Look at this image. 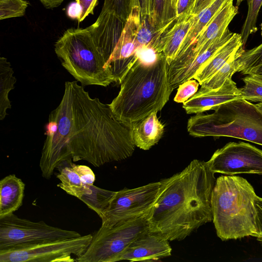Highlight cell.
<instances>
[{"label":"cell","mask_w":262,"mask_h":262,"mask_svg":"<svg viewBox=\"0 0 262 262\" xmlns=\"http://www.w3.org/2000/svg\"><path fill=\"white\" fill-rule=\"evenodd\" d=\"M77 82H65L61 100L46 125L39 167L47 179L68 159L98 167L124 160L135 150L132 126L118 120L109 104L91 97Z\"/></svg>","instance_id":"1"},{"label":"cell","mask_w":262,"mask_h":262,"mask_svg":"<svg viewBox=\"0 0 262 262\" xmlns=\"http://www.w3.org/2000/svg\"><path fill=\"white\" fill-rule=\"evenodd\" d=\"M215 181L207 162L197 159L161 180L159 196L148 217L149 230L169 242L182 241L212 221L211 201Z\"/></svg>","instance_id":"2"},{"label":"cell","mask_w":262,"mask_h":262,"mask_svg":"<svg viewBox=\"0 0 262 262\" xmlns=\"http://www.w3.org/2000/svg\"><path fill=\"white\" fill-rule=\"evenodd\" d=\"M168 71L163 53L150 63L137 57L120 81L118 94L109 104L115 117L132 126L151 113L161 111L173 90Z\"/></svg>","instance_id":"3"},{"label":"cell","mask_w":262,"mask_h":262,"mask_svg":"<svg viewBox=\"0 0 262 262\" xmlns=\"http://www.w3.org/2000/svg\"><path fill=\"white\" fill-rule=\"evenodd\" d=\"M256 195L252 186L242 177L221 176L216 179L211 201L212 221L222 241L259 236Z\"/></svg>","instance_id":"4"},{"label":"cell","mask_w":262,"mask_h":262,"mask_svg":"<svg viewBox=\"0 0 262 262\" xmlns=\"http://www.w3.org/2000/svg\"><path fill=\"white\" fill-rule=\"evenodd\" d=\"M212 114H196L190 118L187 128L194 137H227L262 145V112L256 104L236 99L215 108Z\"/></svg>","instance_id":"5"},{"label":"cell","mask_w":262,"mask_h":262,"mask_svg":"<svg viewBox=\"0 0 262 262\" xmlns=\"http://www.w3.org/2000/svg\"><path fill=\"white\" fill-rule=\"evenodd\" d=\"M54 50L62 67L82 85L107 86L115 82L88 27L68 29Z\"/></svg>","instance_id":"6"},{"label":"cell","mask_w":262,"mask_h":262,"mask_svg":"<svg viewBox=\"0 0 262 262\" xmlns=\"http://www.w3.org/2000/svg\"><path fill=\"white\" fill-rule=\"evenodd\" d=\"M150 212L112 227L101 226L93 236L85 251L76 257L75 261H117L120 255L130 243L148 229V217Z\"/></svg>","instance_id":"7"},{"label":"cell","mask_w":262,"mask_h":262,"mask_svg":"<svg viewBox=\"0 0 262 262\" xmlns=\"http://www.w3.org/2000/svg\"><path fill=\"white\" fill-rule=\"evenodd\" d=\"M93 235L45 241L0 250V262H73L90 245Z\"/></svg>","instance_id":"8"},{"label":"cell","mask_w":262,"mask_h":262,"mask_svg":"<svg viewBox=\"0 0 262 262\" xmlns=\"http://www.w3.org/2000/svg\"><path fill=\"white\" fill-rule=\"evenodd\" d=\"M160 181L116 191L101 217L102 227L137 219L149 213L160 193Z\"/></svg>","instance_id":"9"},{"label":"cell","mask_w":262,"mask_h":262,"mask_svg":"<svg viewBox=\"0 0 262 262\" xmlns=\"http://www.w3.org/2000/svg\"><path fill=\"white\" fill-rule=\"evenodd\" d=\"M78 232L33 222L12 213L0 219V250L57 239L80 236Z\"/></svg>","instance_id":"10"},{"label":"cell","mask_w":262,"mask_h":262,"mask_svg":"<svg viewBox=\"0 0 262 262\" xmlns=\"http://www.w3.org/2000/svg\"><path fill=\"white\" fill-rule=\"evenodd\" d=\"M206 162L214 173L262 174V150L244 142L228 143Z\"/></svg>","instance_id":"11"},{"label":"cell","mask_w":262,"mask_h":262,"mask_svg":"<svg viewBox=\"0 0 262 262\" xmlns=\"http://www.w3.org/2000/svg\"><path fill=\"white\" fill-rule=\"evenodd\" d=\"M141 11L139 6H134L125 23L121 36L106 63L115 82H120L136 59V52L139 48L136 35L140 24Z\"/></svg>","instance_id":"12"},{"label":"cell","mask_w":262,"mask_h":262,"mask_svg":"<svg viewBox=\"0 0 262 262\" xmlns=\"http://www.w3.org/2000/svg\"><path fill=\"white\" fill-rule=\"evenodd\" d=\"M171 251L168 240L148 229L130 243L120 255L118 261H157L170 256Z\"/></svg>","instance_id":"13"},{"label":"cell","mask_w":262,"mask_h":262,"mask_svg":"<svg viewBox=\"0 0 262 262\" xmlns=\"http://www.w3.org/2000/svg\"><path fill=\"white\" fill-rule=\"evenodd\" d=\"M125 23L114 12L101 10L96 21L88 27L106 66L121 36Z\"/></svg>","instance_id":"14"},{"label":"cell","mask_w":262,"mask_h":262,"mask_svg":"<svg viewBox=\"0 0 262 262\" xmlns=\"http://www.w3.org/2000/svg\"><path fill=\"white\" fill-rule=\"evenodd\" d=\"M233 1L230 0L218 12L198 35L191 48L171 63H178L193 58L224 34L229 24L238 13V7L233 5Z\"/></svg>","instance_id":"15"},{"label":"cell","mask_w":262,"mask_h":262,"mask_svg":"<svg viewBox=\"0 0 262 262\" xmlns=\"http://www.w3.org/2000/svg\"><path fill=\"white\" fill-rule=\"evenodd\" d=\"M228 28L224 34L214 40L203 52L193 58L178 63L168 65V78L174 90L184 82L193 78L198 70L206 63L233 36Z\"/></svg>","instance_id":"16"},{"label":"cell","mask_w":262,"mask_h":262,"mask_svg":"<svg viewBox=\"0 0 262 262\" xmlns=\"http://www.w3.org/2000/svg\"><path fill=\"white\" fill-rule=\"evenodd\" d=\"M72 160H66L57 166L58 173L56 178L60 182L57 186L67 193L80 199L90 192L91 187L95 181V175L89 167L75 164Z\"/></svg>","instance_id":"17"},{"label":"cell","mask_w":262,"mask_h":262,"mask_svg":"<svg viewBox=\"0 0 262 262\" xmlns=\"http://www.w3.org/2000/svg\"><path fill=\"white\" fill-rule=\"evenodd\" d=\"M236 99H242L241 91L232 78H229L216 91L195 93L183 103V107L188 114H198L213 110L222 104Z\"/></svg>","instance_id":"18"},{"label":"cell","mask_w":262,"mask_h":262,"mask_svg":"<svg viewBox=\"0 0 262 262\" xmlns=\"http://www.w3.org/2000/svg\"><path fill=\"white\" fill-rule=\"evenodd\" d=\"M154 112L132 126V137L136 146L148 150L157 144L163 136L164 125Z\"/></svg>","instance_id":"19"},{"label":"cell","mask_w":262,"mask_h":262,"mask_svg":"<svg viewBox=\"0 0 262 262\" xmlns=\"http://www.w3.org/2000/svg\"><path fill=\"white\" fill-rule=\"evenodd\" d=\"M25 184L15 174L0 181V219L17 210L23 204Z\"/></svg>","instance_id":"20"},{"label":"cell","mask_w":262,"mask_h":262,"mask_svg":"<svg viewBox=\"0 0 262 262\" xmlns=\"http://www.w3.org/2000/svg\"><path fill=\"white\" fill-rule=\"evenodd\" d=\"M242 47L241 34L234 33L231 38L198 70L193 79L201 85L220 70Z\"/></svg>","instance_id":"21"},{"label":"cell","mask_w":262,"mask_h":262,"mask_svg":"<svg viewBox=\"0 0 262 262\" xmlns=\"http://www.w3.org/2000/svg\"><path fill=\"white\" fill-rule=\"evenodd\" d=\"M194 16L188 14L177 18L174 24L163 35L161 39L163 53L168 65L177 57L181 45L193 24Z\"/></svg>","instance_id":"22"},{"label":"cell","mask_w":262,"mask_h":262,"mask_svg":"<svg viewBox=\"0 0 262 262\" xmlns=\"http://www.w3.org/2000/svg\"><path fill=\"white\" fill-rule=\"evenodd\" d=\"M229 1L214 0L199 14L194 16L193 24L174 60L181 57L191 48L202 31Z\"/></svg>","instance_id":"23"},{"label":"cell","mask_w":262,"mask_h":262,"mask_svg":"<svg viewBox=\"0 0 262 262\" xmlns=\"http://www.w3.org/2000/svg\"><path fill=\"white\" fill-rule=\"evenodd\" d=\"M10 63L4 57L0 58V120L8 115L7 111L11 108L9 99V92L14 88L16 78L13 75Z\"/></svg>","instance_id":"24"},{"label":"cell","mask_w":262,"mask_h":262,"mask_svg":"<svg viewBox=\"0 0 262 262\" xmlns=\"http://www.w3.org/2000/svg\"><path fill=\"white\" fill-rule=\"evenodd\" d=\"M244 50L241 47L237 52L220 70L210 78L202 83L200 89L196 93H203L211 91L219 90L229 78L237 70L236 59L239 57Z\"/></svg>","instance_id":"25"},{"label":"cell","mask_w":262,"mask_h":262,"mask_svg":"<svg viewBox=\"0 0 262 262\" xmlns=\"http://www.w3.org/2000/svg\"><path fill=\"white\" fill-rule=\"evenodd\" d=\"M115 192L93 185L90 192L82 196L80 200L101 218Z\"/></svg>","instance_id":"26"},{"label":"cell","mask_w":262,"mask_h":262,"mask_svg":"<svg viewBox=\"0 0 262 262\" xmlns=\"http://www.w3.org/2000/svg\"><path fill=\"white\" fill-rule=\"evenodd\" d=\"M177 0H153L151 19L158 28H161L170 20L177 19L176 6Z\"/></svg>","instance_id":"27"},{"label":"cell","mask_w":262,"mask_h":262,"mask_svg":"<svg viewBox=\"0 0 262 262\" xmlns=\"http://www.w3.org/2000/svg\"><path fill=\"white\" fill-rule=\"evenodd\" d=\"M247 3L248 7L247 14L240 33L244 48L249 36L257 31L256 22L262 6V0H247Z\"/></svg>","instance_id":"28"},{"label":"cell","mask_w":262,"mask_h":262,"mask_svg":"<svg viewBox=\"0 0 262 262\" xmlns=\"http://www.w3.org/2000/svg\"><path fill=\"white\" fill-rule=\"evenodd\" d=\"M236 61L237 72L243 75H246L249 70L262 64V43L251 49L244 50Z\"/></svg>","instance_id":"29"},{"label":"cell","mask_w":262,"mask_h":262,"mask_svg":"<svg viewBox=\"0 0 262 262\" xmlns=\"http://www.w3.org/2000/svg\"><path fill=\"white\" fill-rule=\"evenodd\" d=\"M246 75L242 78L244 85L240 89L242 99L262 102V78L254 74Z\"/></svg>","instance_id":"30"},{"label":"cell","mask_w":262,"mask_h":262,"mask_svg":"<svg viewBox=\"0 0 262 262\" xmlns=\"http://www.w3.org/2000/svg\"><path fill=\"white\" fill-rule=\"evenodd\" d=\"M28 5L25 0H0V19L24 16Z\"/></svg>","instance_id":"31"},{"label":"cell","mask_w":262,"mask_h":262,"mask_svg":"<svg viewBox=\"0 0 262 262\" xmlns=\"http://www.w3.org/2000/svg\"><path fill=\"white\" fill-rule=\"evenodd\" d=\"M134 6H138L136 0H104L101 10L111 11L125 22Z\"/></svg>","instance_id":"32"},{"label":"cell","mask_w":262,"mask_h":262,"mask_svg":"<svg viewBox=\"0 0 262 262\" xmlns=\"http://www.w3.org/2000/svg\"><path fill=\"white\" fill-rule=\"evenodd\" d=\"M198 81L188 80L179 85L173 100L177 103H184L192 97L198 91Z\"/></svg>","instance_id":"33"},{"label":"cell","mask_w":262,"mask_h":262,"mask_svg":"<svg viewBox=\"0 0 262 262\" xmlns=\"http://www.w3.org/2000/svg\"><path fill=\"white\" fill-rule=\"evenodd\" d=\"M80 6L81 14L78 21H82L88 15L94 14V10L98 4V0H75Z\"/></svg>","instance_id":"34"},{"label":"cell","mask_w":262,"mask_h":262,"mask_svg":"<svg viewBox=\"0 0 262 262\" xmlns=\"http://www.w3.org/2000/svg\"><path fill=\"white\" fill-rule=\"evenodd\" d=\"M195 0H177L176 6V16L178 18L181 16L191 14Z\"/></svg>","instance_id":"35"},{"label":"cell","mask_w":262,"mask_h":262,"mask_svg":"<svg viewBox=\"0 0 262 262\" xmlns=\"http://www.w3.org/2000/svg\"><path fill=\"white\" fill-rule=\"evenodd\" d=\"M254 205L256 210V226L260 236L262 232V198L256 195Z\"/></svg>","instance_id":"36"},{"label":"cell","mask_w":262,"mask_h":262,"mask_svg":"<svg viewBox=\"0 0 262 262\" xmlns=\"http://www.w3.org/2000/svg\"><path fill=\"white\" fill-rule=\"evenodd\" d=\"M81 7L76 2H72L68 6L67 14L71 18L78 20L81 14Z\"/></svg>","instance_id":"37"},{"label":"cell","mask_w":262,"mask_h":262,"mask_svg":"<svg viewBox=\"0 0 262 262\" xmlns=\"http://www.w3.org/2000/svg\"><path fill=\"white\" fill-rule=\"evenodd\" d=\"M214 0H195L191 14L196 15Z\"/></svg>","instance_id":"38"},{"label":"cell","mask_w":262,"mask_h":262,"mask_svg":"<svg viewBox=\"0 0 262 262\" xmlns=\"http://www.w3.org/2000/svg\"><path fill=\"white\" fill-rule=\"evenodd\" d=\"M47 9H53L59 6L65 0H39Z\"/></svg>","instance_id":"39"},{"label":"cell","mask_w":262,"mask_h":262,"mask_svg":"<svg viewBox=\"0 0 262 262\" xmlns=\"http://www.w3.org/2000/svg\"><path fill=\"white\" fill-rule=\"evenodd\" d=\"M254 74L260 78H262V64L249 70L246 75Z\"/></svg>","instance_id":"40"},{"label":"cell","mask_w":262,"mask_h":262,"mask_svg":"<svg viewBox=\"0 0 262 262\" xmlns=\"http://www.w3.org/2000/svg\"><path fill=\"white\" fill-rule=\"evenodd\" d=\"M258 108L262 112V102H259L256 104Z\"/></svg>","instance_id":"41"},{"label":"cell","mask_w":262,"mask_h":262,"mask_svg":"<svg viewBox=\"0 0 262 262\" xmlns=\"http://www.w3.org/2000/svg\"><path fill=\"white\" fill-rule=\"evenodd\" d=\"M236 6L238 7L241 4V3L242 2H243V1H244L245 0H236Z\"/></svg>","instance_id":"42"},{"label":"cell","mask_w":262,"mask_h":262,"mask_svg":"<svg viewBox=\"0 0 262 262\" xmlns=\"http://www.w3.org/2000/svg\"><path fill=\"white\" fill-rule=\"evenodd\" d=\"M257 239L259 241L262 245V232L260 234V236L257 238Z\"/></svg>","instance_id":"43"},{"label":"cell","mask_w":262,"mask_h":262,"mask_svg":"<svg viewBox=\"0 0 262 262\" xmlns=\"http://www.w3.org/2000/svg\"><path fill=\"white\" fill-rule=\"evenodd\" d=\"M260 26V34H261V36H262V23H261Z\"/></svg>","instance_id":"44"}]
</instances>
